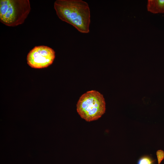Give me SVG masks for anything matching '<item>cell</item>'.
Returning <instances> with one entry per match:
<instances>
[{
  "label": "cell",
  "instance_id": "5b68a950",
  "mask_svg": "<svg viewBox=\"0 0 164 164\" xmlns=\"http://www.w3.org/2000/svg\"><path fill=\"white\" fill-rule=\"evenodd\" d=\"M147 11L153 14L164 13V0H148Z\"/></svg>",
  "mask_w": 164,
  "mask_h": 164
},
{
  "label": "cell",
  "instance_id": "52a82bcc",
  "mask_svg": "<svg viewBox=\"0 0 164 164\" xmlns=\"http://www.w3.org/2000/svg\"><path fill=\"white\" fill-rule=\"evenodd\" d=\"M158 163L160 164L161 161L164 159V152L161 150H158L156 152Z\"/></svg>",
  "mask_w": 164,
  "mask_h": 164
},
{
  "label": "cell",
  "instance_id": "8992f818",
  "mask_svg": "<svg viewBox=\"0 0 164 164\" xmlns=\"http://www.w3.org/2000/svg\"><path fill=\"white\" fill-rule=\"evenodd\" d=\"M155 161L151 156L145 155L139 159L137 164H155Z\"/></svg>",
  "mask_w": 164,
  "mask_h": 164
},
{
  "label": "cell",
  "instance_id": "6da1fadb",
  "mask_svg": "<svg viewBox=\"0 0 164 164\" xmlns=\"http://www.w3.org/2000/svg\"><path fill=\"white\" fill-rule=\"evenodd\" d=\"M54 6L61 20L73 26L81 33L89 32L90 12L87 2L81 0H56Z\"/></svg>",
  "mask_w": 164,
  "mask_h": 164
},
{
  "label": "cell",
  "instance_id": "277c9868",
  "mask_svg": "<svg viewBox=\"0 0 164 164\" xmlns=\"http://www.w3.org/2000/svg\"><path fill=\"white\" fill-rule=\"evenodd\" d=\"M55 53L54 50L48 46H36L27 55V64L34 68H46L53 63L55 57Z\"/></svg>",
  "mask_w": 164,
  "mask_h": 164
},
{
  "label": "cell",
  "instance_id": "7a4b0ae2",
  "mask_svg": "<svg viewBox=\"0 0 164 164\" xmlns=\"http://www.w3.org/2000/svg\"><path fill=\"white\" fill-rule=\"evenodd\" d=\"M105 102L103 95L95 90L87 92L79 98L77 110L80 117L86 121L97 120L105 112Z\"/></svg>",
  "mask_w": 164,
  "mask_h": 164
},
{
  "label": "cell",
  "instance_id": "3957f363",
  "mask_svg": "<svg viewBox=\"0 0 164 164\" xmlns=\"http://www.w3.org/2000/svg\"><path fill=\"white\" fill-rule=\"evenodd\" d=\"M31 10L29 0H0V21L14 27L24 22Z\"/></svg>",
  "mask_w": 164,
  "mask_h": 164
}]
</instances>
